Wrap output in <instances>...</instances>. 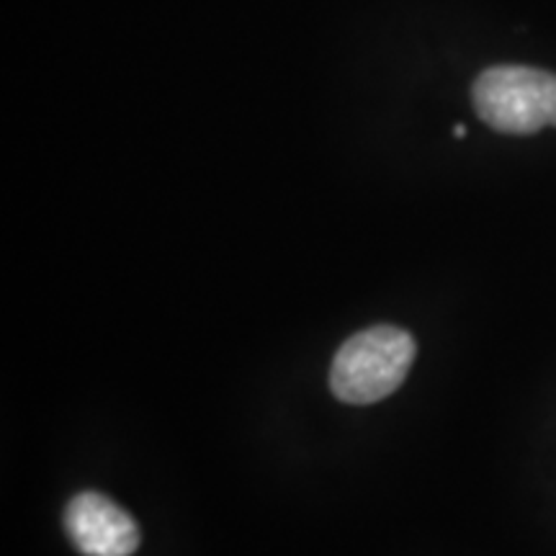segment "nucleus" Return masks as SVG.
Instances as JSON below:
<instances>
[{"label":"nucleus","instance_id":"2","mask_svg":"<svg viewBox=\"0 0 556 556\" xmlns=\"http://www.w3.org/2000/svg\"><path fill=\"white\" fill-rule=\"evenodd\" d=\"M477 116L503 135L556 127V75L523 65L484 70L471 88Z\"/></svg>","mask_w":556,"mask_h":556},{"label":"nucleus","instance_id":"3","mask_svg":"<svg viewBox=\"0 0 556 556\" xmlns=\"http://www.w3.org/2000/svg\"><path fill=\"white\" fill-rule=\"evenodd\" d=\"M65 531L86 556H131L139 548L135 518L101 492H80L70 500Z\"/></svg>","mask_w":556,"mask_h":556},{"label":"nucleus","instance_id":"4","mask_svg":"<svg viewBox=\"0 0 556 556\" xmlns=\"http://www.w3.org/2000/svg\"><path fill=\"white\" fill-rule=\"evenodd\" d=\"M454 135L456 137H464V135H467V127H462V124H458V127L454 129Z\"/></svg>","mask_w":556,"mask_h":556},{"label":"nucleus","instance_id":"1","mask_svg":"<svg viewBox=\"0 0 556 556\" xmlns=\"http://www.w3.org/2000/svg\"><path fill=\"white\" fill-rule=\"evenodd\" d=\"M415 340L394 325L356 332L336 353L330 389L348 405H374L397 392L415 361Z\"/></svg>","mask_w":556,"mask_h":556}]
</instances>
